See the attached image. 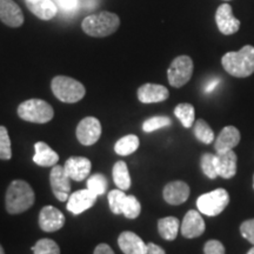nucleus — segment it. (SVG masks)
Segmentation results:
<instances>
[{
    "mask_svg": "<svg viewBox=\"0 0 254 254\" xmlns=\"http://www.w3.org/2000/svg\"><path fill=\"white\" fill-rule=\"evenodd\" d=\"M36 194L30 184L24 180H13L6 190L5 205L9 214H20L34 205Z\"/></svg>",
    "mask_w": 254,
    "mask_h": 254,
    "instance_id": "1",
    "label": "nucleus"
},
{
    "mask_svg": "<svg viewBox=\"0 0 254 254\" xmlns=\"http://www.w3.org/2000/svg\"><path fill=\"white\" fill-rule=\"evenodd\" d=\"M222 67L236 78H247L254 73V47L244 46L238 52H228L221 58Z\"/></svg>",
    "mask_w": 254,
    "mask_h": 254,
    "instance_id": "2",
    "label": "nucleus"
},
{
    "mask_svg": "<svg viewBox=\"0 0 254 254\" xmlns=\"http://www.w3.org/2000/svg\"><path fill=\"white\" fill-rule=\"evenodd\" d=\"M120 26V19L116 13L103 11L100 13L91 14L82 20L81 28L87 36L104 38L113 34Z\"/></svg>",
    "mask_w": 254,
    "mask_h": 254,
    "instance_id": "3",
    "label": "nucleus"
},
{
    "mask_svg": "<svg viewBox=\"0 0 254 254\" xmlns=\"http://www.w3.org/2000/svg\"><path fill=\"white\" fill-rule=\"evenodd\" d=\"M51 88L57 99L66 104L78 103L86 93L85 86L81 82L66 75H57L53 78L51 82Z\"/></svg>",
    "mask_w": 254,
    "mask_h": 254,
    "instance_id": "4",
    "label": "nucleus"
},
{
    "mask_svg": "<svg viewBox=\"0 0 254 254\" xmlns=\"http://www.w3.org/2000/svg\"><path fill=\"white\" fill-rule=\"evenodd\" d=\"M18 116L28 123L46 124L53 119L55 110L45 100L30 99L19 105Z\"/></svg>",
    "mask_w": 254,
    "mask_h": 254,
    "instance_id": "5",
    "label": "nucleus"
},
{
    "mask_svg": "<svg viewBox=\"0 0 254 254\" xmlns=\"http://www.w3.org/2000/svg\"><path fill=\"white\" fill-rule=\"evenodd\" d=\"M230 204V194L226 190L218 189L200 195L196 200V207L200 213L207 217L219 215Z\"/></svg>",
    "mask_w": 254,
    "mask_h": 254,
    "instance_id": "6",
    "label": "nucleus"
},
{
    "mask_svg": "<svg viewBox=\"0 0 254 254\" xmlns=\"http://www.w3.org/2000/svg\"><path fill=\"white\" fill-rule=\"evenodd\" d=\"M193 62L189 56H179L171 63L167 69V78L171 86L180 88L192 78Z\"/></svg>",
    "mask_w": 254,
    "mask_h": 254,
    "instance_id": "7",
    "label": "nucleus"
},
{
    "mask_svg": "<svg viewBox=\"0 0 254 254\" xmlns=\"http://www.w3.org/2000/svg\"><path fill=\"white\" fill-rule=\"evenodd\" d=\"M101 124L94 117H86L78 124L77 134L78 141L84 146H92L100 139Z\"/></svg>",
    "mask_w": 254,
    "mask_h": 254,
    "instance_id": "8",
    "label": "nucleus"
},
{
    "mask_svg": "<svg viewBox=\"0 0 254 254\" xmlns=\"http://www.w3.org/2000/svg\"><path fill=\"white\" fill-rule=\"evenodd\" d=\"M71 182L72 179L68 177L63 166L56 165L52 167V171L50 173L51 189H52L53 194L59 201H66L68 199L69 190H71Z\"/></svg>",
    "mask_w": 254,
    "mask_h": 254,
    "instance_id": "9",
    "label": "nucleus"
},
{
    "mask_svg": "<svg viewBox=\"0 0 254 254\" xmlns=\"http://www.w3.org/2000/svg\"><path fill=\"white\" fill-rule=\"evenodd\" d=\"M98 195H95L92 190H79L72 193L67 199V209L71 213L78 215L84 213L85 211L90 209L97 201Z\"/></svg>",
    "mask_w": 254,
    "mask_h": 254,
    "instance_id": "10",
    "label": "nucleus"
},
{
    "mask_svg": "<svg viewBox=\"0 0 254 254\" xmlns=\"http://www.w3.org/2000/svg\"><path fill=\"white\" fill-rule=\"evenodd\" d=\"M205 228V221L200 212L195 211V209H190L183 219L180 232H182L184 238L194 239V238H198L204 233Z\"/></svg>",
    "mask_w": 254,
    "mask_h": 254,
    "instance_id": "11",
    "label": "nucleus"
},
{
    "mask_svg": "<svg viewBox=\"0 0 254 254\" xmlns=\"http://www.w3.org/2000/svg\"><path fill=\"white\" fill-rule=\"evenodd\" d=\"M215 23H217L219 31L225 36L237 33L240 27V21L232 13V7L228 4L219 6L217 13H215Z\"/></svg>",
    "mask_w": 254,
    "mask_h": 254,
    "instance_id": "12",
    "label": "nucleus"
},
{
    "mask_svg": "<svg viewBox=\"0 0 254 254\" xmlns=\"http://www.w3.org/2000/svg\"><path fill=\"white\" fill-rule=\"evenodd\" d=\"M65 225V215L57 207L45 206L39 213V226L44 232H57Z\"/></svg>",
    "mask_w": 254,
    "mask_h": 254,
    "instance_id": "13",
    "label": "nucleus"
},
{
    "mask_svg": "<svg viewBox=\"0 0 254 254\" xmlns=\"http://www.w3.org/2000/svg\"><path fill=\"white\" fill-rule=\"evenodd\" d=\"M66 173L74 182H82L88 178L92 170V164L85 157H72L66 160L64 165Z\"/></svg>",
    "mask_w": 254,
    "mask_h": 254,
    "instance_id": "14",
    "label": "nucleus"
},
{
    "mask_svg": "<svg viewBox=\"0 0 254 254\" xmlns=\"http://www.w3.org/2000/svg\"><path fill=\"white\" fill-rule=\"evenodd\" d=\"M163 195L167 204L177 206L182 205L189 199L190 196V186L186 183L176 180V182L168 183L164 187Z\"/></svg>",
    "mask_w": 254,
    "mask_h": 254,
    "instance_id": "15",
    "label": "nucleus"
},
{
    "mask_svg": "<svg viewBox=\"0 0 254 254\" xmlns=\"http://www.w3.org/2000/svg\"><path fill=\"white\" fill-rule=\"evenodd\" d=\"M0 20L9 27H19L24 23L21 8L13 0H0Z\"/></svg>",
    "mask_w": 254,
    "mask_h": 254,
    "instance_id": "16",
    "label": "nucleus"
},
{
    "mask_svg": "<svg viewBox=\"0 0 254 254\" xmlns=\"http://www.w3.org/2000/svg\"><path fill=\"white\" fill-rule=\"evenodd\" d=\"M240 142V132L237 127L226 126L219 133L215 139L214 148L217 153H225V152L233 151Z\"/></svg>",
    "mask_w": 254,
    "mask_h": 254,
    "instance_id": "17",
    "label": "nucleus"
},
{
    "mask_svg": "<svg viewBox=\"0 0 254 254\" xmlns=\"http://www.w3.org/2000/svg\"><path fill=\"white\" fill-rule=\"evenodd\" d=\"M170 92L163 85L144 84L138 90V99L142 104L161 103L168 99Z\"/></svg>",
    "mask_w": 254,
    "mask_h": 254,
    "instance_id": "18",
    "label": "nucleus"
},
{
    "mask_svg": "<svg viewBox=\"0 0 254 254\" xmlns=\"http://www.w3.org/2000/svg\"><path fill=\"white\" fill-rule=\"evenodd\" d=\"M118 245L124 254H147V245L133 232H123L118 238Z\"/></svg>",
    "mask_w": 254,
    "mask_h": 254,
    "instance_id": "19",
    "label": "nucleus"
},
{
    "mask_svg": "<svg viewBox=\"0 0 254 254\" xmlns=\"http://www.w3.org/2000/svg\"><path fill=\"white\" fill-rule=\"evenodd\" d=\"M215 168L218 177L224 179H231L237 174V154L234 151L215 154Z\"/></svg>",
    "mask_w": 254,
    "mask_h": 254,
    "instance_id": "20",
    "label": "nucleus"
},
{
    "mask_svg": "<svg viewBox=\"0 0 254 254\" xmlns=\"http://www.w3.org/2000/svg\"><path fill=\"white\" fill-rule=\"evenodd\" d=\"M33 161L41 167H53L59 161V155L46 142L38 141L34 145Z\"/></svg>",
    "mask_w": 254,
    "mask_h": 254,
    "instance_id": "21",
    "label": "nucleus"
},
{
    "mask_svg": "<svg viewBox=\"0 0 254 254\" xmlns=\"http://www.w3.org/2000/svg\"><path fill=\"white\" fill-rule=\"evenodd\" d=\"M26 5L32 13L41 20H51L58 11L51 0H26Z\"/></svg>",
    "mask_w": 254,
    "mask_h": 254,
    "instance_id": "22",
    "label": "nucleus"
},
{
    "mask_svg": "<svg viewBox=\"0 0 254 254\" xmlns=\"http://www.w3.org/2000/svg\"><path fill=\"white\" fill-rule=\"evenodd\" d=\"M180 230V222L176 217L161 218L158 221V231L160 237L165 240L172 241L177 238Z\"/></svg>",
    "mask_w": 254,
    "mask_h": 254,
    "instance_id": "23",
    "label": "nucleus"
},
{
    "mask_svg": "<svg viewBox=\"0 0 254 254\" xmlns=\"http://www.w3.org/2000/svg\"><path fill=\"white\" fill-rule=\"evenodd\" d=\"M113 182L119 190H127L131 187V176H129L128 167L125 161H117L112 170Z\"/></svg>",
    "mask_w": 254,
    "mask_h": 254,
    "instance_id": "24",
    "label": "nucleus"
},
{
    "mask_svg": "<svg viewBox=\"0 0 254 254\" xmlns=\"http://www.w3.org/2000/svg\"><path fill=\"white\" fill-rule=\"evenodd\" d=\"M140 145V140L139 138L134 134H128L123 136L122 139H119L118 141L114 145V152L119 155H131L139 148Z\"/></svg>",
    "mask_w": 254,
    "mask_h": 254,
    "instance_id": "25",
    "label": "nucleus"
},
{
    "mask_svg": "<svg viewBox=\"0 0 254 254\" xmlns=\"http://www.w3.org/2000/svg\"><path fill=\"white\" fill-rule=\"evenodd\" d=\"M174 114H176V117L180 120V123H182V125L185 127V128H190V127L194 125L195 110L190 104H179L176 109H174Z\"/></svg>",
    "mask_w": 254,
    "mask_h": 254,
    "instance_id": "26",
    "label": "nucleus"
},
{
    "mask_svg": "<svg viewBox=\"0 0 254 254\" xmlns=\"http://www.w3.org/2000/svg\"><path fill=\"white\" fill-rule=\"evenodd\" d=\"M193 133H194L195 138L198 139L202 144H212L214 140V132L213 129L209 127L207 123L204 119H198L194 123V128H193Z\"/></svg>",
    "mask_w": 254,
    "mask_h": 254,
    "instance_id": "27",
    "label": "nucleus"
},
{
    "mask_svg": "<svg viewBox=\"0 0 254 254\" xmlns=\"http://www.w3.org/2000/svg\"><path fill=\"white\" fill-rule=\"evenodd\" d=\"M107 186H109L107 179L100 173L92 174L87 179V189L98 196L105 194V192L107 190Z\"/></svg>",
    "mask_w": 254,
    "mask_h": 254,
    "instance_id": "28",
    "label": "nucleus"
},
{
    "mask_svg": "<svg viewBox=\"0 0 254 254\" xmlns=\"http://www.w3.org/2000/svg\"><path fill=\"white\" fill-rule=\"evenodd\" d=\"M141 205L134 195H126L123 205V214L127 219H136L140 215Z\"/></svg>",
    "mask_w": 254,
    "mask_h": 254,
    "instance_id": "29",
    "label": "nucleus"
},
{
    "mask_svg": "<svg viewBox=\"0 0 254 254\" xmlns=\"http://www.w3.org/2000/svg\"><path fill=\"white\" fill-rule=\"evenodd\" d=\"M125 190H112L109 193V205L112 213L119 215L123 214V205L126 198Z\"/></svg>",
    "mask_w": 254,
    "mask_h": 254,
    "instance_id": "30",
    "label": "nucleus"
},
{
    "mask_svg": "<svg viewBox=\"0 0 254 254\" xmlns=\"http://www.w3.org/2000/svg\"><path fill=\"white\" fill-rule=\"evenodd\" d=\"M171 124H172V120L168 118V117L155 116L145 120L144 124H142V131L146 133H151L157 131L159 128H163V127L170 126Z\"/></svg>",
    "mask_w": 254,
    "mask_h": 254,
    "instance_id": "31",
    "label": "nucleus"
},
{
    "mask_svg": "<svg viewBox=\"0 0 254 254\" xmlns=\"http://www.w3.org/2000/svg\"><path fill=\"white\" fill-rule=\"evenodd\" d=\"M215 154L213 153H204L200 159V165H201L202 172L208 179H215L218 177L217 168H215Z\"/></svg>",
    "mask_w": 254,
    "mask_h": 254,
    "instance_id": "32",
    "label": "nucleus"
},
{
    "mask_svg": "<svg viewBox=\"0 0 254 254\" xmlns=\"http://www.w3.org/2000/svg\"><path fill=\"white\" fill-rule=\"evenodd\" d=\"M34 254H60L58 244L52 239H40L32 247Z\"/></svg>",
    "mask_w": 254,
    "mask_h": 254,
    "instance_id": "33",
    "label": "nucleus"
},
{
    "mask_svg": "<svg viewBox=\"0 0 254 254\" xmlns=\"http://www.w3.org/2000/svg\"><path fill=\"white\" fill-rule=\"evenodd\" d=\"M11 157L12 148L8 131L5 126H0V159L1 160H9Z\"/></svg>",
    "mask_w": 254,
    "mask_h": 254,
    "instance_id": "34",
    "label": "nucleus"
},
{
    "mask_svg": "<svg viewBox=\"0 0 254 254\" xmlns=\"http://www.w3.org/2000/svg\"><path fill=\"white\" fill-rule=\"evenodd\" d=\"M240 233L249 243L254 246V219L244 221L240 225Z\"/></svg>",
    "mask_w": 254,
    "mask_h": 254,
    "instance_id": "35",
    "label": "nucleus"
},
{
    "mask_svg": "<svg viewBox=\"0 0 254 254\" xmlns=\"http://www.w3.org/2000/svg\"><path fill=\"white\" fill-rule=\"evenodd\" d=\"M205 254H225V247L219 240H208L204 246Z\"/></svg>",
    "mask_w": 254,
    "mask_h": 254,
    "instance_id": "36",
    "label": "nucleus"
},
{
    "mask_svg": "<svg viewBox=\"0 0 254 254\" xmlns=\"http://www.w3.org/2000/svg\"><path fill=\"white\" fill-rule=\"evenodd\" d=\"M93 254H114V252L107 244H99L95 247Z\"/></svg>",
    "mask_w": 254,
    "mask_h": 254,
    "instance_id": "37",
    "label": "nucleus"
},
{
    "mask_svg": "<svg viewBox=\"0 0 254 254\" xmlns=\"http://www.w3.org/2000/svg\"><path fill=\"white\" fill-rule=\"evenodd\" d=\"M147 254H166V252L160 246L155 245L153 243L147 244Z\"/></svg>",
    "mask_w": 254,
    "mask_h": 254,
    "instance_id": "38",
    "label": "nucleus"
},
{
    "mask_svg": "<svg viewBox=\"0 0 254 254\" xmlns=\"http://www.w3.org/2000/svg\"><path fill=\"white\" fill-rule=\"evenodd\" d=\"M59 4L65 9H73L77 7L78 0H59Z\"/></svg>",
    "mask_w": 254,
    "mask_h": 254,
    "instance_id": "39",
    "label": "nucleus"
},
{
    "mask_svg": "<svg viewBox=\"0 0 254 254\" xmlns=\"http://www.w3.org/2000/svg\"><path fill=\"white\" fill-rule=\"evenodd\" d=\"M218 84H219V79H214V80H212L211 82H208V84L206 85V87H205L206 93H209V92L213 91L214 88L217 87Z\"/></svg>",
    "mask_w": 254,
    "mask_h": 254,
    "instance_id": "40",
    "label": "nucleus"
},
{
    "mask_svg": "<svg viewBox=\"0 0 254 254\" xmlns=\"http://www.w3.org/2000/svg\"><path fill=\"white\" fill-rule=\"evenodd\" d=\"M247 254H254V246L249 251V252H247Z\"/></svg>",
    "mask_w": 254,
    "mask_h": 254,
    "instance_id": "41",
    "label": "nucleus"
},
{
    "mask_svg": "<svg viewBox=\"0 0 254 254\" xmlns=\"http://www.w3.org/2000/svg\"><path fill=\"white\" fill-rule=\"evenodd\" d=\"M0 254H5V252H4V249H2V246L0 245Z\"/></svg>",
    "mask_w": 254,
    "mask_h": 254,
    "instance_id": "42",
    "label": "nucleus"
},
{
    "mask_svg": "<svg viewBox=\"0 0 254 254\" xmlns=\"http://www.w3.org/2000/svg\"><path fill=\"white\" fill-rule=\"evenodd\" d=\"M253 187H254V178H253Z\"/></svg>",
    "mask_w": 254,
    "mask_h": 254,
    "instance_id": "43",
    "label": "nucleus"
}]
</instances>
